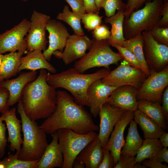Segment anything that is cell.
<instances>
[{"instance_id":"1","label":"cell","mask_w":168,"mask_h":168,"mask_svg":"<svg viewBox=\"0 0 168 168\" xmlns=\"http://www.w3.org/2000/svg\"><path fill=\"white\" fill-rule=\"evenodd\" d=\"M39 127L46 134H51L62 128L80 134L99 130L91 113L77 104L73 98L64 91H57V103L54 111Z\"/></svg>"},{"instance_id":"2","label":"cell","mask_w":168,"mask_h":168,"mask_svg":"<svg viewBox=\"0 0 168 168\" xmlns=\"http://www.w3.org/2000/svg\"><path fill=\"white\" fill-rule=\"evenodd\" d=\"M48 73L46 69H40L38 77L28 83L22 92L24 110L32 120L47 118L56 108L57 91L47 83Z\"/></svg>"},{"instance_id":"3","label":"cell","mask_w":168,"mask_h":168,"mask_svg":"<svg viewBox=\"0 0 168 168\" xmlns=\"http://www.w3.org/2000/svg\"><path fill=\"white\" fill-rule=\"evenodd\" d=\"M110 71V68H104L93 73L84 74L73 67L59 73L48 72L47 82L56 89L61 88L67 90L77 104L89 107L86 96L88 87L95 81L104 78Z\"/></svg>"},{"instance_id":"4","label":"cell","mask_w":168,"mask_h":168,"mask_svg":"<svg viewBox=\"0 0 168 168\" xmlns=\"http://www.w3.org/2000/svg\"><path fill=\"white\" fill-rule=\"evenodd\" d=\"M17 110L21 117L23 134L22 146L18 158L25 161L40 159L48 144L46 133L35 120L26 115L21 100L18 102Z\"/></svg>"},{"instance_id":"5","label":"cell","mask_w":168,"mask_h":168,"mask_svg":"<svg viewBox=\"0 0 168 168\" xmlns=\"http://www.w3.org/2000/svg\"><path fill=\"white\" fill-rule=\"evenodd\" d=\"M164 0H152L146 2L142 9L133 12L123 22L125 39L132 38L143 31H150L157 26L161 17Z\"/></svg>"},{"instance_id":"6","label":"cell","mask_w":168,"mask_h":168,"mask_svg":"<svg viewBox=\"0 0 168 168\" xmlns=\"http://www.w3.org/2000/svg\"><path fill=\"white\" fill-rule=\"evenodd\" d=\"M89 51L75 61L73 67L80 73L95 67L108 68L112 64H117L123 59L119 53L114 51L107 40H97L94 38Z\"/></svg>"},{"instance_id":"7","label":"cell","mask_w":168,"mask_h":168,"mask_svg":"<svg viewBox=\"0 0 168 168\" xmlns=\"http://www.w3.org/2000/svg\"><path fill=\"white\" fill-rule=\"evenodd\" d=\"M56 132L63 156L62 168H72L77 156L98 135L95 131L80 134L67 128L60 129Z\"/></svg>"},{"instance_id":"8","label":"cell","mask_w":168,"mask_h":168,"mask_svg":"<svg viewBox=\"0 0 168 168\" xmlns=\"http://www.w3.org/2000/svg\"><path fill=\"white\" fill-rule=\"evenodd\" d=\"M146 77L142 70L132 66L123 60L117 68L110 71L101 80L103 82L110 86L118 87L129 85L138 89Z\"/></svg>"},{"instance_id":"9","label":"cell","mask_w":168,"mask_h":168,"mask_svg":"<svg viewBox=\"0 0 168 168\" xmlns=\"http://www.w3.org/2000/svg\"><path fill=\"white\" fill-rule=\"evenodd\" d=\"M150 72L138 89L137 99L161 103L163 93L168 85V66L160 72L152 70Z\"/></svg>"},{"instance_id":"10","label":"cell","mask_w":168,"mask_h":168,"mask_svg":"<svg viewBox=\"0 0 168 168\" xmlns=\"http://www.w3.org/2000/svg\"><path fill=\"white\" fill-rule=\"evenodd\" d=\"M142 34L145 49V58L150 70L160 72L168 63V46L159 43L153 38L149 31Z\"/></svg>"},{"instance_id":"11","label":"cell","mask_w":168,"mask_h":168,"mask_svg":"<svg viewBox=\"0 0 168 168\" xmlns=\"http://www.w3.org/2000/svg\"><path fill=\"white\" fill-rule=\"evenodd\" d=\"M50 19L49 16L33 11L30 19V27L25 38L27 50L32 51L40 49L44 51L47 49L45 31Z\"/></svg>"},{"instance_id":"12","label":"cell","mask_w":168,"mask_h":168,"mask_svg":"<svg viewBox=\"0 0 168 168\" xmlns=\"http://www.w3.org/2000/svg\"><path fill=\"white\" fill-rule=\"evenodd\" d=\"M30 26V21L23 19L12 28L0 34V54L17 51H26L27 46L24 37Z\"/></svg>"},{"instance_id":"13","label":"cell","mask_w":168,"mask_h":168,"mask_svg":"<svg viewBox=\"0 0 168 168\" xmlns=\"http://www.w3.org/2000/svg\"><path fill=\"white\" fill-rule=\"evenodd\" d=\"M92 40L86 35L75 34L68 37L63 51H55L53 55L56 58L61 59L66 65H68L78 59H80L89 50Z\"/></svg>"},{"instance_id":"14","label":"cell","mask_w":168,"mask_h":168,"mask_svg":"<svg viewBox=\"0 0 168 168\" xmlns=\"http://www.w3.org/2000/svg\"><path fill=\"white\" fill-rule=\"evenodd\" d=\"M134 112L130 110L124 111L122 116L114 126V128L111 133V136L103 148L109 150L112 156L115 164L118 161L120 152L125 140L124 133L126 127L133 119Z\"/></svg>"},{"instance_id":"15","label":"cell","mask_w":168,"mask_h":168,"mask_svg":"<svg viewBox=\"0 0 168 168\" xmlns=\"http://www.w3.org/2000/svg\"><path fill=\"white\" fill-rule=\"evenodd\" d=\"M117 87L110 86L103 82L101 79L93 82L86 92L90 113L94 117L98 115L103 105L107 103L112 91Z\"/></svg>"},{"instance_id":"16","label":"cell","mask_w":168,"mask_h":168,"mask_svg":"<svg viewBox=\"0 0 168 168\" xmlns=\"http://www.w3.org/2000/svg\"><path fill=\"white\" fill-rule=\"evenodd\" d=\"M46 30L49 33V44L48 48L43 53L46 59L49 61L55 51H63L70 35L65 26L54 19H50L49 20Z\"/></svg>"},{"instance_id":"17","label":"cell","mask_w":168,"mask_h":168,"mask_svg":"<svg viewBox=\"0 0 168 168\" xmlns=\"http://www.w3.org/2000/svg\"><path fill=\"white\" fill-rule=\"evenodd\" d=\"M124 111L113 107L107 103L101 108L99 114L100 124L98 138L103 148L108 142L114 127Z\"/></svg>"},{"instance_id":"18","label":"cell","mask_w":168,"mask_h":168,"mask_svg":"<svg viewBox=\"0 0 168 168\" xmlns=\"http://www.w3.org/2000/svg\"><path fill=\"white\" fill-rule=\"evenodd\" d=\"M138 91L137 88L129 85L117 87L111 93L107 103L124 111L134 112L138 109Z\"/></svg>"},{"instance_id":"19","label":"cell","mask_w":168,"mask_h":168,"mask_svg":"<svg viewBox=\"0 0 168 168\" xmlns=\"http://www.w3.org/2000/svg\"><path fill=\"white\" fill-rule=\"evenodd\" d=\"M15 107L9 109L2 114L1 117L6 124L8 132L7 141L10 143L11 151L19 153L23 142L21 138V122L17 117Z\"/></svg>"},{"instance_id":"20","label":"cell","mask_w":168,"mask_h":168,"mask_svg":"<svg viewBox=\"0 0 168 168\" xmlns=\"http://www.w3.org/2000/svg\"><path fill=\"white\" fill-rule=\"evenodd\" d=\"M37 72L35 71L21 73L17 77L4 80L0 86L6 89L9 92L8 105L12 106L21 99L23 89L29 82L37 77Z\"/></svg>"},{"instance_id":"21","label":"cell","mask_w":168,"mask_h":168,"mask_svg":"<svg viewBox=\"0 0 168 168\" xmlns=\"http://www.w3.org/2000/svg\"><path fill=\"white\" fill-rule=\"evenodd\" d=\"M51 136L52 141L45 149L36 168H62L63 156L59 144L57 132L51 134Z\"/></svg>"},{"instance_id":"22","label":"cell","mask_w":168,"mask_h":168,"mask_svg":"<svg viewBox=\"0 0 168 168\" xmlns=\"http://www.w3.org/2000/svg\"><path fill=\"white\" fill-rule=\"evenodd\" d=\"M41 49H38L27 52L26 55L21 58L18 73L24 69L35 71L39 69H45L52 74L55 73L56 69L46 59Z\"/></svg>"},{"instance_id":"23","label":"cell","mask_w":168,"mask_h":168,"mask_svg":"<svg viewBox=\"0 0 168 168\" xmlns=\"http://www.w3.org/2000/svg\"><path fill=\"white\" fill-rule=\"evenodd\" d=\"M103 156V148L97 135L96 138L82 151L75 159L83 163L86 168H98Z\"/></svg>"},{"instance_id":"24","label":"cell","mask_w":168,"mask_h":168,"mask_svg":"<svg viewBox=\"0 0 168 168\" xmlns=\"http://www.w3.org/2000/svg\"><path fill=\"white\" fill-rule=\"evenodd\" d=\"M134 114L133 119L140 126L144 139H158L165 132L156 123L138 109L134 112Z\"/></svg>"},{"instance_id":"25","label":"cell","mask_w":168,"mask_h":168,"mask_svg":"<svg viewBox=\"0 0 168 168\" xmlns=\"http://www.w3.org/2000/svg\"><path fill=\"white\" fill-rule=\"evenodd\" d=\"M26 52L23 51L12 52L3 55L0 66V75L4 79H8L18 73L21 58Z\"/></svg>"},{"instance_id":"26","label":"cell","mask_w":168,"mask_h":168,"mask_svg":"<svg viewBox=\"0 0 168 168\" xmlns=\"http://www.w3.org/2000/svg\"><path fill=\"white\" fill-rule=\"evenodd\" d=\"M120 46L127 49L134 54L140 63L142 71L147 77H148L150 74V70L144 55L143 40L142 33L126 39Z\"/></svg>"},{"instance_id":"27","label":"cell","mask_w":168,"mask_h":168,"mask_svg":"<svg viewBox=\"0 0 168 168\" xmlns=\"http://www.w3.org/2000/svg\"><path fill=\"white\" fill-rule=\"evenodd\" d=\"M128 134L120 154L135 156L141 146L143 140L139 134L137 124L132 119L129 123Z\"/></svg>"},{"instance_id":"28","label":"cell","mask_w":168,"mask_h":168,"mask_svg":"<svg viewBox=\"0 0 168 168\" xmlns=\"http://www.w3.org/2000/svg\"><path fill=\"white\" fill-rule=\"evenodd\" d=\"M138 109L156 123L164 130L167 128V122L159 102L138 100Z\"/></svg>"},{"instance_id":"29","label":"cell","mask_w":168,"mask_h":168,"mask_svg":"<svg viewBox=\"0 0 168 168\" xmlns=\"http://www.w3.org/2000/svg\"><path fill=\"white\" fill-rule=\"evenodd\" d=\"M124 19V11H118L116 14L110 17L105 18V22L111 26V34L107 40L110 44L116 43L120 45L126 40L123 34V22Z\"/></svg>"},{"instance_id":"30","label":"cell","mask_w":168,"mask_h":168,"mask_svg":"<svg viewBox=\"0 0 168 168\" xmlns=\"http://www.w3.org/2000/svg\"><path fill=\"white\" fill-rule=\"evenodd\" d=\"M163 147L158 139L145 138L136 154V162L141 163L145 159L155 157L158 152Z\"/></svg>"},{"instance_id":"31","label":"cell","mask_w":168,"mask_h":168,"mask_svg":"<svg viewBox=\"0 0 168 168\" xmlns=\"http://www.w3.org/2000/svg\"><path fill=\"white\" fill-rule=\"evenodd\" d=\"M56 18L68 24L73 30L74 34L80 35H84L81 24V18L70 11L68 6H64L63 12L59 13Z\"/></svg>"},{"instance_id":"32","label":"cell","mask_w":168,"mask_h":168,"mask_svg":"<svg viewBox=\"0 0 168 168\" xmlns=\"http://www.w3.org/2000/svg\"><path fill=\"white\" fill-rule=\"evenodd\" d=\"M19 154L8 153L7 157L4 158L1 163L4 168H36L40 159L31 161H25L18 159Z\"/></svg>"},{"instance_id":"33","label":"cell","mask_w":168,"mask_h":168,"mask_svg":"<svg viewBox=\"0 0 168 168\" xmlns=\"http://www.w3.org/2000/svg\"><path fill=\"white\" fill-rule=\"evenodd\" d=\"M102 17L99 14L85 13L82 16L81 20L85 28L88 31H91L102 24Z\"/></svg>"},{"instance_id":"34","label":"cell","mask_w":168,"mask_h":168,"mask_svg":"<svg viewBox=\"0 0 168 168\" xmlns=\"http://www.w3.org/2000/svg\"><path fill=\"white\" fill-rule=\"evenodd\" d=\"M110 45L118 50L123 59L128 62L132 66L142 70L140 63L134 54L129 50L116 43H112Z\"/></svg>"},{"instance_id":"35","label":"cell","mask_w":168,"mask_h":168,"mask_svg":"<svg viewBox=\"0 0 168 168\" xmlns=\"http://www.w3.org/2000/svg\"><path fill=\"white\" fill-rule=\"evenodd\" d=\"M126 4L122 0H105L103 8L107 17H110L115 14L116 11L125 10Z\"/></svg>"},{"instance_id":"36","label":"cell","mask_w":168,"mask_h":168,"mask_svg":"<svg viewBox=\"0 0 168 168\" xmlns=\"http://www.w3.org/2000/svg\"><path fill=\"white\" fill-rule=\"evenodd\" d=\"M150 32L157 42L168 46V27L161 28L156 26Z\"/></svg>"},{"instance_id":"37","label":"cell","mask_w":168,"mask_h":168,"mask_svg":"<svg viewBox=\"0 0 168 168\" xmlns=\"http://www.w3.org/2000/svg\"><path fill=\"white\" fill-rule=\"evenodd\" d=\"M93 38L97 40H108L111 35V32L107 26L102 24L93 30Z\"/></svg>"},{"instance_id":"38","label":"cell","mask_w":168,"mask_h":168,"mask_svg":"<svg viewBox=\"0 0 168 168\" xmlns=\"http://www.w3.org/2000/svg\"><path fill=\"white\" fill-rule=\"evenodd\" d=\"M135 157L120 154L117 162L115 164L114 168H134Z\"/></svg>"},{"instance_id":"39","label":"cell","mask_w":168,"mask_h":168,"mask_svg":"<svg viewBox=\"0 0 168 168\" xmlns=\"http://www.w3.org/2000/svg\"><path fill=\"white\" fill-rule=\"evenodd\" d=\"M152 0H127L126 4V8L124 11V19H127L131 14L133 11L137 10L145 2H150Z\"/></svg>"},{"instance_id":"40","label":"cell","mask_w":168,"mask_h":168,"mask_svg":"<svg viewBox=\"0 0 168 168\" xmlns=\"http://www.w3.org/2000/svg\"><path fill=\"white\" fill-rule=\"evenodd\" d=\"M2 118L0 117V158H2L5 155L7 146V140L6 136L7 128Z\"/></svg>"},{"instance_id":"41","label":"cell","mask_w":168,"mask_h":168,"mask_svg":"<svg viewBox=\"0 0 168 168\" xmlns=\"http://www.w3.org/2000/svg\"><path fill=\"white\" fill-rule=\"evenodd\" d=\"M70 6L72 12L81 19L86 13L83 0H64Z\"/></svg>"},{"instance_id":"42","label":"cell","mask_w":168,"mask_h":168,"mask_svg":"<svg viewBox=\"0 0 168 168\" xmlns=\"http://www.w3.org/2000/svg\"><path fill=\"white\" fill-rule=\"evenodd\" d=\"M9 93L5 88L0 86V113L3 114L8 110Z\"/></svg>"},{"instance_id":"43","label":"cell","mask_w":168,"mask_h":168,"mask_svg":"<svg viewBox=\"0 0 168 168\" xmlns=\"http://www.w3.org/2000/svg\"><path fill=\"white\" fill-rule=\"evenodd\" d=\"M114 166L113 158L108 150L103 148V156L98 168H113Z\"/></svg>"},{"instance_id":"44","label":"cell","mask_w":168,"mask_h":168,"mask_svg":"<svg viewBox=\"0 0 168 168\" xmlns=\"http://www.w3.org/2000/svg\"><path fill=\"white\" fill-rule=\"evenodd\" d=\"M142 165L147 168H168V166L166 164H163L156 157L146 159L141 162Z\"/></svg>"},{"instance_id":"45","label":"cell","mask_w":168,"mask_h":168,"mask_svg":"<svg viewBox=\"0 0 168 168\" xmlns=\"http://www.w3.org/2000/svg\"><path fill=\"white\" fill-rule=\"evenodd\" d=\"M157 26L161 28L168 27V1L164 2L161 12V17Z\"/></svg>"},{"instance_id":"46","label":"cell","mask_w":168,"mask_h":168,"mask_svg":"<svg viewBox=\"0 0 168 168\" xmlns=\"http://www.w3.org/2000/svg\"><path fill=\"white\" fill-rule=\"evenodd\" d=\"M162 108L166 122L168 120V86L165 89L162 96Z\"/></svg>"},{"instance_id":"47","label":"cell","mask_w":168,"mask_h":168,"mask_svg":"<svg viewBox=\"0 0 168 168\" xmlns=\"http://www.w3.org/2000/svg\"><path fill=\"white\" fill-rule=\"evenodd\" d=\"M86 13L99 14V10L97 8L95 0H83Z\"/></svg>"},{"instance_id":"48","label":"cell","mask_w":168,"mask_h":168,"mask_svg":"<svg viewBox=\"0 0 168 168\" xmlns=\"http://www.w3.org/2000/svg\"><path fill=\"white\" fill-rule=\"evenodd\" d=\"M156 157L161 162L168 163V149L163 147L157 152Z\"/></svg>"},{"instance_id":"49","label":"cell","mask_w":168,"mask_h":168,"mask_svg":"<svg viewBox=\"0 0 168 168\" xmlns=\"http://www.w3.org/2000/svg\"><path fill=\"white\" fill-rule=\"evenodd\" d=\"M159 140L163 147H168V133L165 132L163 133L159 138Z\"/></svg>"},{"instance_id":"50","label":"cell","mask_w":168,"mask_h":168,"mask_svg":"<svg viewBox=\"0 0 168 168\" xmlns=\"http://www.w3.org/2000/svg\"><path fill=\"white\" fill-rule=\"evenodd\" d=\"M72 168H85V165L84 164L80 161L75 159L74 161Z\"/></svg>"},{"instance_id":"51","label":"cell","mask_w":168,"mask_h":168,"mask_svg":"<svg viewBox=\"0 0 168 168\" xmlns=\"http://www.w3.org/2000/svg\"><path fill=\"white\" fill-rule=\"evenodd\" d=\"M96 5L98 10L103 8L105 0H95Z\"/></svg>"},{"instance_id":"52","label":"cell","mask_w":168,"mask_h":168,"mask_svg":"<svg viewBox=\"0 0 168 168\" xmlns=\"http://www.w3.org/2000/svg\"><path fill=\"white\" fill-rule=\"evenodd\" d=\"M4 80V79L0 75V86Z\"/></svg>"},{"instance_id":"53","label":"cell","mask_w":168,"mask_h":168,"mask_svg":"<svg viewBox=\"0 0 168 168\" xmlns=\"http://www.w3.org/2000/svg\"><path fill=\"white\" fill-rule=\"evenodd\" d=\"M3 55L2 54H0V66L1 62V61L2 59V58L3 56Z\"/></svg>"},{"instance_id":"54","label":"cell","mask_w":168,"mask_h":168,"mask_svg":"<svg viewBox=\"0 0 168 168\" xmlns=\"http://www.w3.org/2000/svg\"><path fill=\"white\" fill-rule=\"evenodd\" d=\"M22 1H23V2H26L27 1H28V0H21Z\"/></svg>"},{"instance_id":"55","label":"cell","mask_w":168,"mask_h":168,"mask_svg":"<svg viewBox=\"0 0 168 168\" xmlns=\"http://www.w3.org/2000/svg\"><path fill=\"white\" fill-rule=\"evenodd\" d=\"M168 1V0H164V2Z\"/></svg>"},{"instance_id":"56","label":"cell","mask_w":168,"mask_h":168,"mask_svg":"<svg viewBox=\"0 0 168 168\" xmlns=\"http://www.w3.org/2000/svg\"></svg>"}]
</instances>
